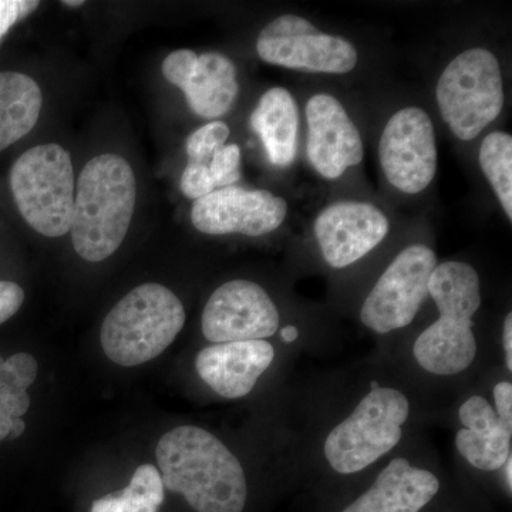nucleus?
I'll return each mask as SVG.
<instances>
[{
    "label": "nucleus",
    "instance_id": "0eeeda50",
    "mask_svg": "<svg viewBox=\"0 0 512 512\" xmlns=\"http://www.w3.org/2000/svg\"><path fill=\"white\" fill-rule=\"evenodd\" d=\"M436 99L454 136L463 141L480 136L504 109V80L497 57L481 47L454 57L437 82Z\"/></svg>",
    "mask_w": 512,
    "mask_h": 512
},
{
    "label": "nucleus",
    "instance_id": "423d86ee",
    "mask_svg": "<svg viewBox=\"0 0 512 512\" xmlns=\"http://www.w3.org/2000/svg\"><path fill=\"white\" fill-rule=\"evenodd\" d=\"M10 188L25 221L43 237L70 232L74 173L70 154L59 144H42L22 154L10 170Z\"/></svg>",
    "mask_w": 512,
    "mask_h": 512
},
{
    "label": "nucleus",
    "instance_id": "f704fd0d",
    "mask_svg": "<svg viewBox=\"0 0 512 512\" xmlns=\"http://www.w3.org/2000/svg\"><path fill=\"white\" fill-rule=\"evenodd\" d=\"M282 340L286 343L295 342L299 338V330L296 326H286L281 330Z\"/></svg>",
    "mask_w": 512,
    "mask_h": 512
},
{
    "label": "nucleus",
    "instance_id": "72a5a7b5",
    "mask_svg": "<svg viewBox=\"0 0 512 512\" xmlns=\"http://www.w3.org/2000/svg\"><path fill=\"white\" fill-rule=\"evenodd\" d=\"M10 421H12V417L0 410V441L8 439L10 433Z\"/></svg>",
    "mask_w": 512,
    "mask_h": 512
},
{
    "label": "nucleus",
    "instance_id": "dca6fc26",
    "mask_svg": "<svg viewBox=\"0 0 512 512\" xmlns=\"http://www.w3.org/2000/svg\"><path fill=\"white\" fill-rule=\"evenodd\" d=\"M275 359L268 340L214 343L201 350L195 369L202 382L225 399H241L254 390Z\"/></svg>",
    "mask_w": 512,
    "mask_h": 512
},
{
    "label": "nucleus",
    "instance_id": "4be33fe9",
    "mask_svg": "<svg viewBox=\"0 0 512 512\" xmlns=\"http://www.w3.org/2000/svg\"><path fill=\"white\" fill-rule=\"evenodd\" d=\"M512 433L481 436L461 429L456 436L457 450L471 466L481 471L500 470L511 456Z\"/></svg>",
    "mask_w": 512,
    "mask_h": 512
},
{
    "label": "nucleus",
    "instance_id": "a878e982",
    "mask_svg": "<svg viewBox=\"0 0 512 512\" xmlns=\"http://www.w3.org/2000/svg\"><path fill=\"white\" fill-rule=\"evenodd\" d=\"M30 397L10 375L5 360L0 357V410L10 417H22L28 413Z\"/></svg>",
    "mask_w": 512,
    "mask_h": 512
},
{
    "label": "nucleus",
    "instance_id": "e433bc0d",
    "mask_svg": "<svg viewBox=\"0 0 512 512\" xmlns=\"http://www.w3.org/2000/svg\"><path fill=\"white\" fill-rule=\"evenodd\" d=\"M63 5L69 6V8H79V6L84 5V2L82 0H66Z\"/></svg>",
    "mask_w": 512,
    "mask_h": 512
},
{
    "label": "nucleus",
    "instance_id": "9b49d317",
    "mask_svg": "<svg viewBox=\"0 0 512 512\" xmlns=\"http://www.w3.org/2000/svg\"><path fill=\"white\" fill-rule=\"evenodd\" d=\"M278 308L261 285L235 279L221 285L208 299L201 326L211 343L265 340L279 329Z\"/></svg>",
    "mask_w": 512,
    "mask_h": 512
},
{
    "label": "nucleus",
    "instance_id": "393cba45",
    "mask_svg": "<svg viewBox=\"0 0 512 512\" xmlns=\"http://www.w3.org/2000/svg\"><path fill=\"white\" fill-rule=\"evenodd\" d=\"M215 188L232 187L241 178V148L237 144H225L208 164Z\"/></svg>",
    "mask_w": 512,
    "mask_h": 512
},
{
    "label": "nucleus",
    "instance_id": "cd10ccee",
    "mask_svg": "<svg viewBox=\"0 0 512 512\" xmlns=\"http://www.w3.org/2000/svg\"><path fill=\"white\" fill-rule=\"evenodd\" d=\"M37 6L39 2L29 0H0V40L19 20L36 10Z\"/></svg>",
    "mask_w": 512,
    "mask_h": 512
},
{
    "label": "nucleus",
    "instance_id": "1a4fd4ad",
    "mask_svg": "<svg viewBox=\"0 0 512 512\" xmlns=\"http://www.w3.org/2000/svg\"><path fill=\"white\" fill-rule=\"evenodd\" d=\"M256 53L265 63L309 73L346 74L359 53L352 42L322 33L308 19L282 15L262 29Z\"/></svg>",
    "mask_w": 512,
    "mask_h": 512
},
{
    "label": "nucleus",
    "instance_id": "9d476101",
    "mask_svg": "<svg viewBox=\"0 0 512 512\" xmlns=\"http://www.w3.org/2000/svg\"><path fill=\"white\" fill-rule=\"evenodd\" d=\"M379 160L390 185L404 194L426 190L437 174L433 121L420 107H406L387 121L379 143Z\"/></svg>",
    "mask_w": 512,
    "mask_h": 512
},
{
    "label": "nucleus",
    "instance_id": "2eb2a0df",
    "mask_svg": "<svg viewBox=\"0 0 512 512\" xmlns=\"http://www.w3.org/2000/svg\"><path fill=\"white\" fill-rule=\"evenodd\" d=\"M308 143L306 153L313 170L336 180L350 167L362 163L365 156L359 128L336 97L319 93L306 104Z\"/></svg>",
    "mask_w": 512,
    "mask_h": 512
},
{
    "label": "nucleus",
    "instance_id": "5701e85b",
    "mask_svg": "<svg viewBox=\"0 0 512 512\" xmlns=\"http://www.w3.org/2000/svg\"><path fill=\"white\" fill-rule=\"evenodd\" d=\"M458 416H460L464 429L481 434V436L512 433L510 427L501 423L494 407L483 396H471L470 399H467L461 404Z\"/></svg>",
    "mask_w": 512,
    "mask_h": 512
},
{
    "label": "nucleus",
    "instance_id": "b1692460",
    "mask_svg": "<svg viewBox=\"0 0 512 512\" xmlns=\"http://www.w3.org/2000/svg\"><path fill=\"white\" fill-rule=\"evenodd\" d=\"M229 127L224 121H211L195 130L185 143L188 163L210 164L211 158L227 143Z\"/></svg>",
    "mask_w": 512,
    "mask_h": 512
},
{
    "label": "nucleus",
    "instance_id": "f257e3e1",
    "mask_svg": "<svg viewBox=\"0 0 512 512\" xmlns=\"http://www.w3.org/2000/svg\"><path fill=\"white\" fill-rule=\"evenodd\" d=\"M158 471L164 488L183 495L197 512H242L247 477L235 454L210 431L181 426L158 441Z\"/></svg>",
    "mask_w": 512,
    "mask_h": 512
},
{
    "label": "nucleus",
    "instance_id": "7c9ffc66",
    "mask_svg": "<svg viewBox=\"0 0 512 512\" xmlns=\"http://www.w3.org/2000/svg\"><path fill=\"white\" fill-rule=\"evenodd\" d=\"M495 413L505 426L512 429V384L501 382L494 387Z\"/></svg>",
    "mask_w": 512,
    "mask_h": 512
},
{
    "label": "nucleus",
    "instance_id": "aec40b11",
    "mask_svg": "<svg viewBox=\"0 0 512 512\" xmlns=\"http://www.w3.org/2000/svg\"><path fill=\"white\" fill-rule=\"evenodd\" d=\"M164 490L158 468L143 464L124 490L94 501L90 512H158L164 503Z\"/></svg>",
    "mask_w": 512,
    "mask_h": 512
},
{
    "label": "nucleus",
    "instance_id": "6ab92c4d",
    "mask_svg": "<svg viewBox=\"0 0 512 512\" xmlns=\"http://www.w3.org/2000/svg\"><path fill=\"white\" fill-rule=\"evenodd\" d=\"M43 94L28 74L0 73V151L28 136L39 120Z\"/></svg>",
    "mask_w": 512,
    "mask_h": 512
},
{
    "label": "nucleus",
    "instance_id": "4468645a",
    "mask_svg": "<svg viewBox=\"0 0 512 512\" xmlns=\"http://www.w3.org/2000/svg\"><path fill=\"white\" fill-rule=\"evenodd\" d=\"M390 222L369 202L339 201L320 211L313 232L320 254L335 269L365 258L389 234Z\"/></svg>",
    "mask_w": 512,
    "mask_h": 512
},
{
    "label": "nucleus",
    "instance_id": "f3484780",
    "mask_svg": "<svg viewBox=\"0 0 512 512\" xmlns=\"http://www.w3.org/2000/svg\"><path fill=\"white\" fill-rule=\"evenodd\" d=\"M439 490V478L431 471L413 467L406 458H394L372 487L342 512H419Z\"/></svg>",
    "mask_w": 512,
    "mask_h": 512
},
{
    "label": "nucleus",
    "instance_id": "f8f14e48",
    "mask_svg": "<svg viewBox=\"0 0 512 512\" xmlns=\"http://www.w3.org/2000/svg\"><path fill=\"white\" fill-rule=\"evenodd\" d=\"M288 202L268 190L220 188L192 204V225L207 235L241 234L262 237L281 227Z\"/></svg>",
    "mask_w": 512,
    "mask_h": 512
},
{
    "label": "nucleus",
    "instance_id": "f03ea898",
    "mask_svg": "<svg viewBox=\"0 0 512 512\" xmlns=\"http://www.w3.org/2000/svg\"><path fill=\"white\" fill-rule=\"evenodd\" d=\"M136 201V175L123 157L101 154L86 164L77 181L70 228L80 258L101 262L120 248Z\"/></svg>",
    "mask_w": 512,
    "mask_h": 512
},
{
    "label": "nucleus",
    "instance_id": "7ed1b4c3",
    "mask_svg": "<svg viewBox=\"0 0 512 512\" xmlns=\"http://www.w3.org/2000/svg\"><path fill=\"white\" fill-rule=\"evenodd\" d=\"M429 295L440 318L414 342V359L431 375H460L477 356L473 319L483 301L480 276L466 262H443L430 276Z\"/></svg>",
    "mask_w": 512,
    "mask_h": 512
},
{
    "label": "nucleus",
    "instance_id": "bb28decb",
    "mask_svg": "<svg viewBox=\"0 0 512 512\" xmlns=\"http://www.w3.org/2000/svg\"><path fill=\"white\" fill-rule=\"evenodd\" d=\"M215 188L208 164L188 163L185 165L183 177H181V191L190 200H200L205 195L211 194Z\"/></svg>",
    "mask_w": 512,
    "mask_h": 512
},
{
    "label": "nucleus",
    "instance_id": "2f4dec72",
    "mask_svg": "<svg viewBox=\"0 0 512 512\" xmlns=\"http://www.w3.org/2000/svg\"><path fill=\"white\" fill-rule=\"evenodd\" d=\"M503 348L505 367L512 372V315L508 313L504 320Z\"/></svg>",
    "mask_w": 512,
    "mask_h": 512
},
{
    "label": "nucleus",
    "instance_id": "412c9836",
    "mask_svg": "<svg viewBox=\"0 0 512 512\" xmlns=\"http://www.w3.org/2000/svg\"><path fill=\"white\" fill-rule=\"evenodd\" d=\"M480 167L493 187L508 220H512V137L494 131L484 138L480 147Z\"/></svg>",
    "mask_w": 512,
    "mask_h": 512
},
{
    "label": "nucleus",
    "instance_id": "c85d7f7f",
    "mask_svg": "<svg viewBox=\"0 0 512 512\" xmlns=\"http://www.w3.org/2000/svg\"><path fill=\"white\" fill-rule=\"evenodd\" d=\"M5 366L22 389L28 390L35 383L39 366L35 357L29 353H16L10 356L5 360Z\"/></svg>",
    "mask_w": 512,
    "mask_h": 512
},
{
    "label": "nucleus",
    "instance_id": "a211bd4d",
    "mask_svg": "<svg viewBox=\"0 0 512 512\" xmlns=\"http://www.w3.org/2000/svg\"><path fill=\"white\" fill-rule=\"evenodd\" d=\"M251 127L261 137L269 163L285 168L293 163L298 147L299 109L284 87H272L251 114Z\"/></svg>",
    "mask_w": 512,
    "mask_h": 512
},
{
    "label": "nucleus",
    "instance_id": "4c0bfd02",
    "mask_svg": "<svg viewBox=\"0 0 512 512\" xmlns=\"http://www.w3.org/2000/svg\"><path fill=\"white\" fill-rule=\"evenodd\" d=\"M377 387H380V386H379V383H377V382H372V387H370V390H375V389H377Z\"/></svg>",
    "mask_w": 512,
    "mask_h": 512
},
{
    "label": "nucleus",
    "instance_id": "ddd939ff",
    "mask_svg": "<svg viewBox=\"0 0 512 512\" xmlns=\"http://www.w3.org/2000/svg\"><path fill=\"white\" fill-rule=\"evenodd\" d=\"M161 70L167 82L183 90L188 106L202 119H220L237 100V67L222 53L175 50L165 57Z\"/></svg>",
    "mask_w": 512,
    "mask_h": 512
},
{
    "label": "nucleus",
    "instance_id": "20e7f679",
    "mask_svg": "<svg viewBox=\"0 0 512 512\" xmlns=\"http://www.w3.org/2000/svg\"><path fill=\"white\" fill-rule=\"evenodd\" d=\"M184 325L185 309L173 291L160 284L140 285L104 319L101 348L116 365H143L160 356Z\"/></svg>",
    "mask_w": 512,
    "mask_h": 512
},
{
    "label": "nucleus",
    "instance_id": "c756f323",
    "mask_svg": "<svg viewBox=\"0 0 512 512\" xmlns=\"http://www.w3.org/2000/svg\"><path fill=\"white\" fill-rule=\"evenodd\" d=\"M25 302L22 286L10 281H0V325L12 318Z\"/></svg>",
    "mask_w": 512,
    "mask_h": 512
},
{
    "label": "nucleus",
    "instance_id": "6e6552de",
    "mask_svg": "<svg viewBox=\"0 0 512 512\" xmlns=\"http://www.w3.org/2000/svg\"><path fill=\"white\" fill-rule=\"evenodd\" d=\"M437 265L436 252L426 245L404 248L363 302V325L379 335L409 326L429 296L430 276Z\"/></svg>",
    "mask_w": 512,
    "mask_h": 512
},
{
    "label": "nucleus",
    "instance_id": "473e14b6",
    "mask_svg": "<svg viewBox=\"0 0 512 512\" xmlns=\"http://www.w3.org/2000/svg\"><path fill=\"white\" fill-rule=\"evenodd\" d=\"M26 430V423L22 417H12L10 421V433L8 439H18Z\"/></svg>",
    "mask_w": 512,
    "mask_h": 512
},
{
    "label": "nucleus",
    "instance_id": "39448f33",
    "mask_svg": "<svg viewBox=\"0 0 512 512\" xmlns=\"http://www.w3.org/2000/svg\"><path fill=\"white\" fill-rule=\"evenodd\" d=\"M409 414V399L400 390H370L326 437L323 453L329 466L345 476L372 466L400 443Z\"/></svg>",
    "mask_w": 512,
    "mask_h": 512
},
{
    "label": "nucleus",
    "instance_id": "c9c22d12",
    "mask_svg": "<svg viewBox=\"0 0 512 512\" xmlns=\"http://www.w3.org/2000/svg\"><path fill=\"white\" fill-rule=\"evenodd\" d=\"M504 477H505V483L508 485V490H510V493L512 491V457H508V460L505 461L504 464Z\"/></svg>",
    "mask_w": 512,
    "mask_h": 512
}]
</instances>
